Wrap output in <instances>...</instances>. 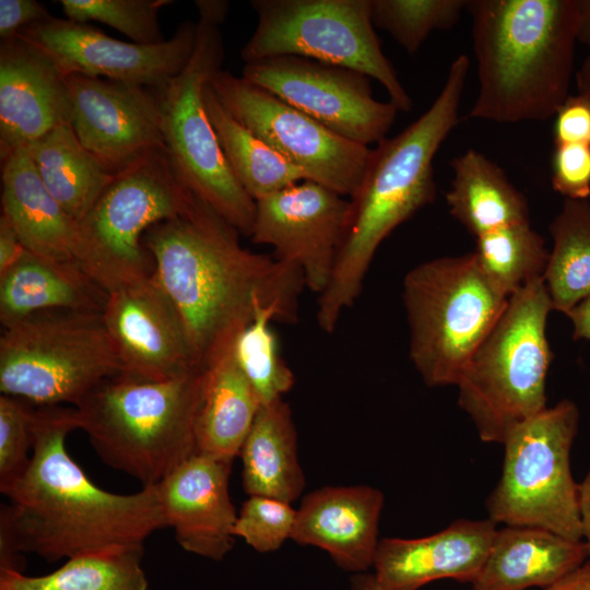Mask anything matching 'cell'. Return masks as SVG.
<instances>
[{"label":"cell","instance_id":"2e32d148","mask_svg":"<svg viewBox=\"0 0 590 590\" xmlns=\"http://www.w3.org/2000/svg\"><path fill=\"white\" fill-rule=\"evenodd\" d=\"M349 212L346 197L303 180L256 200L250 237L299 268L306 287L320 295L330 281Z\"/></svg>","mask_w":590,"mask_h":590},{"label":"cell","instance_id":"603a6c76","mask_svg":"<svg viewBox=\"0 0 590 590\" xmlns=\"http://www.w3.org/2000/svg\"><path fill=\"white\" fill-rule=\"evenodd\" d=\"M384 502L382 492L367 485L315 489L296 509L291 540L323 550L345 571L367 573L379 543Z\"/></svg>","mask_w":590,"mask_h":590},{"label":"cell","instance_id":"3957f363","mask_svg":"<svg viewBox=\"0 0 590 590\" xmlns=\"http://www.w3.org/2000/svg\"><path fill=\"white\" fill-rule=\"evenodd\" d=\"M469 68L468 56H458L430 107L370 150L361 184L349 198V219L330 281L318 295L316 317L322 331L333 332L343 311L354 305L381 243L435 200L433 161L459 121Z\"/></svg>","mask_w":590,"mask_h":590},{"label":"cell","instance_id":"4dcf8cb0","mask_svg":"<svg viewBox=\"0 0 590 590\" xmlns=\"http://www.w3.org/2000/svg\"><path fill=\"white\" fill-rule=\"evenodd\" d=\"M548 231L553 247L543 281L553 310L566 315L590 296V201L565 199Z\"/></svg>","mask_w":590,"mask_h":590},{"label":"cell","instance_id":"277c9868","mask_svg":"<svg viewBox=\"0 0 590 590\" xmlns=\"http://www.w3.org/2000/svg\"><path fill=\"white\" fill-rule=\"evenodd\" d=\"M479 90L470 118L544 121L569 96L580 0H468Z\"/></svg>","mask_w":590,"mask_h":590},{"label":"cell","instance_id":"ba28073f","mask_svg":"<svg viewBox=\"0 0 590 590\" xmlns=\"http://www.w3.org/2000/svg\"><path fill=\"white\" fill-rule=\"evenodd\" d=\"M122 366L102 312L40 311L2 326L0 391L39 406H78Z\"/></svg>","mask_w":590,"mask_h":590},{"label":"cell","instance_id":"4fadbf2b","mask_svg":"<svg viewBox=\"0 0 590 590\" xmlns=\"http://www.w3.org/2000/svg\"><path fill=\"white\" fill-rule=\"evenodd\" d=\"M224 108L314 180L343 197L358 188L370 150L332 132L281 98L228 71L209 81Z\"/></svg>","mask_w":590,"mask_h":590},{"label":"cell","instance_id":"d6986e66","mask_svg":"<svg viewBox=\"0 0 590 590\" xmlns=\"http://www.w3.org/2000/svg\"><path fill=\"white\" fill-rule=\"evenodd\" d=\"M1 214L23 247L107 294L119 287L87 240L81 223L69 215L43 185L25 149L1 161Z\"/></svg>","mask_w":590,"mask_h":590},{"label":"cell","instance_id":"7bdbcfd3","mask_svg":"<svg viewBox=\"0 0 590 590\" xmlns=\"http://www.w3.org/2000/svg\"><path fill=\"white\" fill-rule=\"evenodd\" d=\"M578 507L582 542L590 558V469L583 480L578 484Z\"/></svg>","mask_w":590,"mask_h":590},{"label":"cell","instance_id":"5b68a950","mask_svg":"<svg viewBox=\"0 0 590 590\" xmlns=\"http://www.w3.org/2000/svg\"><path fill=\"white\" fill-rule=\"evenodd\" d=\"M205 369L164 381L118 375L75 406L80 429L108 467L158 484L197 452Z\"/></svg>","mask_w":590,"mask_h":590},{"label":"cell","instance_id":"8fae6325","mask_svg":"<svg viewBox=\"0 0 590 590\" xmlns=\"http://www.w3.org/2000/svg\"><path fill=\"white\" fill-rule=\"evenodd\" d=\"M256 28L240 50L246 63L296 56L340 66L378 81L390 102L410 111L412 98L382 52L371 0H252Z\"/></svg>","mask_w":590,"mask_h":590},{"label":"cell","instance_id":"9c48e42d","mask_svg":"<svg viewBox=\"0 0 590 590\" xmlns=\"http://www.w3.org/2000/svg\"><path fill=\"white\" fill-rule=\"evenodd\" d=\"M578 425L579 410L565 399L510 430L502 444L500 479L486 502L488 519L582 541L578 483L570 469Z\"/></svg>","mask_w":590,"mask_h":590},{"label":"cell","instance_id":"1f68e13d","mask_svg":"<svg viewBox=\"0 0 590 590\" xmlns=\"http://www.w3.org/2000/svg\"><path fill=\"white\" fill-rule=\"evenodd\" d=\"M143 554H86L67 559L43 576L0 570V590H148Z\"/></svg>","mask_w":590,"mask_h":590},{"label":"cell","instance_id":"f1b7e54d","mask_svg":"<svg viewBox=\"0 0 590 590\" xmlns=\"http://www.w3.org/2000/svg\"><path fill=\"white\" fill-rule=\"evenodd\" d=\"M25 150L46 190L79 223L115 177L81 144L70 123L52 129Z\"/></svg>","mask_w":590,"mask_h":590},{"label":"cell","instance_id":"83f0119b","mask_svg":"<svg viewBox=\"0 0 590 590\" xmlns=\"http://www.w3.org/2000/svg\"><path fill=\"white\" fill-rule=\"evenodd\" d=\"M107 293L93 282L46 263L27 250L0 274V321L49 310L103 312Z\"/></svg>","mask_w":590,"mask_h":590},{"label":"cell","instance_id":"7c38bea8","mask_svg":"<svg viewBox=\"0 0 590 590\" xmlns=\"http://www.w3.org/2000/svg\"><path fill=\"white\" fill-rule=\"evenodd\" d=\"M193 199L166 148L160 149L116 174L81 226L121 286L153 273L145 232L184 214Z\"/></svg>","mask_w":590,"mask_h":590},{"label":"cell","instance_id":"74e56055","mask_svg":"<svg viewBox=\"0 0 590 590\" xmlns=\"http://www.w3.org/2000/svg\"><path fill=\"white\" fill-rule=\"evenodd\" d=\"M24 399L0 397V491L3 492L25 471L33 449L35 411Z\"/></svg>","mask_w":590,"mask_h":590},{"label":"cell","instance_id":"e0dca14e","mask_svg":"<svg viewBox=\"0 0 590 590\" xmlns=\"http://www.w3.org/2000/svg\"><path fill=\"white\" fill-rule=\"evenodd\" d=\"M71 127L81 144L113 174L165 149L155 91L82 74L66 76Z\"/></svg>","mask_w":590,"mask_h":590},{"label":"cell","instance_id":"ac0fdd59","mask_svg":"<svg viewBox=\"0 0 590 590\" xmlns=\"http://www.w3.org/2000/svg\"><path fill=\"white\" fill-rule=\"evenodd\" d=\"M103 320L122 375L164 381L198 367L180 316L154 273L107 294Z\"/></svg>","mask_w":590,"mask_h":590},{"label":"cell","instance_id":"d590c367","mask_svg":"<svg viewBox=\"0 0 590 590\" xmlns=\"http://www.w3.org/2000/svg\"><path fill=\"white\" fill-rule=\"evenodd\" d=\"M68 20L86 24L97 21L109 25L140 45L165 42L158 22L162 7L169 0H61Z\"/></svg>","mask_w":590,"mask_h":590},{"label":"cell","instance_id":"e575fe53","mask_svg":"<svg viewBox=\"0 0 590 590\" xmlns=\"http://www.w3.org/2000/svg\"><path fill=\"white\" fill-rule=\"evenodd\" d=\"M468 0H371L374 26L386 31L409 54L434 31L448 30L467 10Z\"/></svg>","mask_w":590,"mask_h":590},{"label":"cell","instance_id":"836d02e7","mask_svg":"<svg viewBox=\"0 0 590 590\" xmlns=\"http://www.w3.org/2000/svg\"><path fill=\"white\" fill-rule=\"evenodd\" d=\"M272 320H276L272 310L259 311L234 343L235 358L261 405L283 399L295 384L292 369L280 354Z\"/></svg>","mask_w":590,"mask_h":590},{"label":"cell","instance_id":"681fc988","mask_svg":"<svg viewBox=\"0 0 590 590\" xmlns=\"http://www.w3.org/2000/svg\"><path fill=\"white\" fill-rule=\"evenodd\" d=\"M349 590H381L373 573L352 575Z\"/></svg>","mask_w":590,"mask_h":590},{"label":"cell","instance_id":"6da1fadb","mask_svg":"<svg viewBox=\"0 0 590 590\" xmlns=\"http://www.w3.org/2000/svg\"><path fill=\"white\" fill-rule=\"evenodd\" d=\"M239 232L194 196L181 215L143 236L158 283L182 321L194 364L205 369L231 349L261 310L276 320L298 319L306 283L299 268L252 252Z\"/></svg>","mask_w":590,"mask_h":590},{"label":"cell","instance_id":"f35d334b","mask_svg":"<svg viewBox=\"0 0 590 590\" xmlns=\"http://www.w3.org/2000/svg\"><path fill=\"white\" fill-rule=\"evenodd\" d=\"M552 187L565 199L588 200L590 197V144L555 145Z\"/></svg>","mask_w":590,"mask_h":590},{"label":"cell","instance_id":"52a82bcc","mask_svg":"<svg viewBox=\"0 0 590 590\" xmlns=\"http://www.w3.org/2000/svg\"><path fill=\"white\" fill-rule=\"evenodd\" d=\"M508 298L487 279L474 252L424 261L405 274L409 355L427 386L457 385Z\"/></svg>","mask_w":590,"mask_h":590},{"label":"cell","instance_id":"8d00e7d4","mask_svg":"<svg viewBox=\"0 0 590 590\" xmlns=\"http://www.w3.org/2000/svg\"><path fill=\"white\" fill-rule=\"evenodd\" d=\"M296 509L292 504L263 496H249L243 504L234 533L259 553L278 551L292 539Z\"/></svg>","mask_w":590,"mask_h":590},{"label":"cell","instance_id":"ffe728a7","mask_svg":"<svg viewBox=\"0 0 590 590\" xmlns=\"http://www.w3.org/2000/svg\"><path fill=\"white\" fill-rule=\"evenodd\" d=\"M71 122L66 76L35 46L14 36L0 43V157Z\"/></svg>","mask_w":590,"mask_h":590},{"label":"cell","instance_id":"b9f144b4","mask_svg":"<svg viewBox=\"0 0 590 590\" xmlns=\"http://www.w3.org/2000/svg\"><path fill=\"white\" fill-rule=\"evenodd\" d=\"M26 249L23 247L20 238L9 222V220L1 214L0 216V274L8 271L13 264H15Z\"/></svg>","mask_w":590,"mask_h":590},{"label":"cell","instance_id":"60d3db41","mask_svg":"<svg viewBox=\"0 0 590 590\" xmlns=\"http://www.w3.org/2000/svg\"><path fill=\"white\" fill-rule=\"evenodd\" d=\"M49 11L35 0H0V37L7 40L22 28L50 17Z\"/></svg>","mask_w":590,"mask_h":590},{"label":"cell","instance_id":"7a4b0ae2","mask_svg":"<svg viewBox=\"0 0 590 590\" xmlns=\"http://www.w3.org/2000/svg\"><path fill=\"white\" fill-rule=\"evenodd\" d=\"M80 429L74 406L35 411L25 471L2 494L0 526L13 550L47 562L86 554L139 553L167 527L157 485L116 494L95 485L70 457L66 439Z\"/></svg>","mask_w":590,"mask_h":590},{"label":"cell","instance_id":"f546056e","mask_svg":"<svg viewBox=\"0 0 590 590\" xmlns=\"http://www.w3.org/2000/svg\"><path fill=\"white\" fill-rule=\"evenodd\" d=\"M203 97L225 158L239 184L255 201L308 179L304 172L238 122L221 104L209 82Z\"/></svg>","mask_w":590,"mask_h":590},{"label":"cell","instance_id":"bcb514c9","mask_svg":"<svg viewBox=\"0 0 590 590\" xmlns=\"http://www.w3.org/2000/svg\"><path fill=\"white\" fill-rule=\"evenodd\" d=\"M194 4L199 11V19L219 26L224 22L229 8L228 2L223 0H197Z\"/></svg>","mask_w":590,"mask_h":590},{"label":"cell","instance_id":"d4e9b609","mask_svg":"<svg viewBox=\"0 0 590 590\" xmlns=\"http://www.w3.org/2000/svg\"><path fill=\"white\" fill-rule=\"evenodd\" d=\"M243 487L248 496L292 504L305 488L297 452V433L284 399L260 406L241 446Z\"/></svg>","mask_w":590,"mask_h":590},{"label":"cell","instance_id":"7402d4cb","mask_svg":"<svg viewBox=\"0 0 590 590\" xmlns=\"http://www.w3.org/2000/svg\"><path fill=\"white\" fill-rule=\"evenodd\" d=\"M496 530L491 519H459L427 536L381 539L373 574L381 590H418L440 579L472 583Z\"/></svg>","mask_w":590,"mask_h":590},{"label":"cell","instance_id":"5bb4252c","mask_svg":"<svg viewBox=\"0 0 590 590\" xmlns=\"http://www.w3.org/2000/svg\"><path fill=\"white\" fill-rule=\"evenodd\" d=\"M241 76L352 142L379 143L397 107L373 96L370 78L340 66L296 56L246 63Z\"/></svg>","mask_w":590,"mask_h":590},{"label":"cell","instance_id":"ab89813d","mask_svg":"<svg viewBox=\"0 0 590 590\" xmlns=\"http://www.w3.org/2000/svg\"><path fill=\"white\" fill-rule=\"evenodd\" d=\"M554 141L558 144H590V101L569 95L555 114Z\"/></svg>","mask_w":590,"mask_h":590},{"label":"cell","instance_id":"d6a6232c","mask_svg":"<svg viewBox=\"0 0 590 590\" xmlns=\"http://www.w3.org/2000/svg\"><path fill=\"white\" fill-rule=\"evenodd\" d=\"M475 239L473 252L481 269L505 296L543 279L550 250L530 222L505 225Z\"/></svg>","mask_w":590,"mask_h":590},{"label":"cell","instance_id":"30bf717a","mask_svg":"<svg viewBox=\"0 0 590 590\" xmlns=\"http://www.w3.org/2000/svg\"><path fill=\"white\" fill-rule=\"evenodd\" d=\"M223 60L220 26L199 19L189 62L180 73L153 90L165 146L182 181L240 234L250 237L256 201L232 172L204 105V87L221 70Z\"/></svg>","mask_w":590,"mask_h":590},{"label":"cell","instance_id":"9a60e30c","mask_svg":"<svg viewBox=\"0 0 590 590\" xmlns=\"http://www.w3.org/2000/svg\"><path fill=\"white\" fill-rule=\"evenodd\" d=\"M16 36L46 54L64 76L82 74L156 88L189 62L197 23L182 22L170 39L155 45L121 42L94 26L52 15Z\"/></svg>","mask_w":590,"mask_h":590},{"label":"cell","instance_id":"8992f818","mask_svg":"<svg viewBox=\"0 0 590 590\" xmlns=\"http://www.w3.org/2000/svg\"><path fill=\"white\" fill-rule=\"evenodd\" d=\"M551 311L543 279L514 293L461 373L458 404L484 442L503 444L511 429L547 408Z\"/></svg>","mask_w":590,"mask_h":590},{"label":"cell","instance_id":"7dc6e473","mask_svg":"<svg viewBox=\"0 0 590 590\" xmlns=\"http://www.w3.org/2000/svg\"><path fill=\"white\" fill-rule=\"evenodd\" d=\"M578 94L590 101V56L586 57L575 74Z\"/></svg>","mask_w":590,"mask_h":590},{"label":"cell","instance_id":"ee69618b","mask_svg":"<svg viewBox=\"0 0 590 590\" xmlns=\"http://www.w3.org/2000/svg\"><path fill=\"white\" fill-rule=\"evenodd\" d=\"M542 590H590V558Z\"/></svg>","mask_w":590,"mask_h":590},{"label":"cell","instance_id":"484cf974","mask_svg":"<svg viewBox=\"0 0 590 590\" xmlns=\"http://www.w3.org/2000/svg\"><path fill=\"white\" fill-rule=\"evenodd\" d=\"M260 406L253 387L235 358L233 345L205 368L196 421L197 452L233 462Z\"/></svg>","mask_w":590,"mask_h":590},{"label":"cell","instance_id":"c3c4849f","mask_svg":"<svg viewBox=\"0 0 590 590\" xmlns=\"http://www.w3.org/2000/svg\"><path fill=\"white\" fill-rule=\"evenodd\" d=\"M578 42L590 46V0H580Z\"/></svg>","mask_w":590,"mask_h":590},{"label":"cell","instance_id":"44dd1931","mask_svg":"<svg viewBox=\"0 0 590 590\" xmlns=\"http://www.w3.org/2000/svg\"><path fill=\"white\" fill-rule=\"evenodd\" d=\"M232 461L196 452L157 485L167 527L187 552L222 560L235 544Z\"/></svg>","mask_w":590,"mask_h":590},{"label":"cell","instance_id":"cb8c5ba5","mask_svg":"<svg viewBox=\"0 0 590 590\" xmlns=\"http://www.w3.org/2000/svg\"><path fill=\"white\" fill-rule=\"evenodd\" d=\"M582 541L532 527L497 529L473 590L544 589L588 559Z\"/></svg>","mask_w":590,"mask_h":590},{"label":"cell","instance_id":"f6af8a7d","mask_svg":"<svg viewBox=\"0 0 590 590\" xmlns=\"http://www.w3.org/2000/svg\"><path fill=\"white\" fill-rule=\"evenodd\" d=\"M566 316L573 324V339L590 341V296L578 303Z\"/></svg>","mask_w":590,"mask_h":590},{"label":"cell","instance_id":"4316f807","mask_svg":"<svg viewBox=\"0 0 590 590\" xmlns=\"http://www.w3.org/2000/svg\"><path fill=\"white\" fill-rule=\"evenodd\" d=\"M450 164L449 213L475 238L505 225L530 222L526 196L484 154L469 149Z\"/></svg>","mask_w":590,"mask_h":590}]
</instances>
